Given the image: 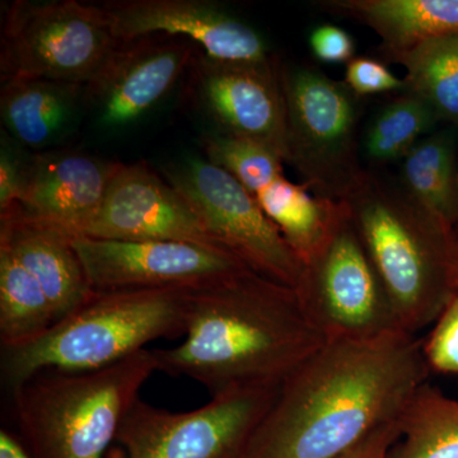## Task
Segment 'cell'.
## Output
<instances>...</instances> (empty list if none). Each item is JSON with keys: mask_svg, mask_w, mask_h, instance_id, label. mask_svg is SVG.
I'll return each instance as SVG.
<instances>
[{"mask_svg": "<svg viewBox=\"0 0 458 458\" xmlns=\"http://www.w3.org/2000/svg\"><path fill=\"white\" fill-rule=\"evenodd\" d=\"M295 292L325 342L403 331L346 208L327 243L304 262Z\"/></svg>", "mask_w": 458, "mask_h": 458, "instance_id": "obj_9", "label": "cell"}, {"mask_svg": "<svg viewBox=\"0 0 458 458\" xmlns=\"http://www.w3.org/2000/svg\"><path fill=\"white\" fill-rule=\"evenodd\" d=\"M9 137H2L0 147V216L13 212L20 205L25 180L27 158Z\"/></svg>", "mask_w": 458, "mask_h": 458, "instance_id": "obj_29", "label": "cell"}, {"mask_svg": "<svg viewBox=\"0 0 458 458\" xmlns=\"http://www.w3.org/2000/svg\"><path fill=\"white\" fill-rule=\"evenodd\" d=\"M357 98L377 95V93L406 92L405 80L396 77L379 60L372 57H354L346 64L345 82Z\"/></svg>", "mask_w": 458, "mask_h": 458, "instance_id": "obj_28", "label": "cell"}, {"mask_svg": "<svg viewBox=\"0 0 458 458\" xmlns=\"http://www.w3.org/2000/svg\"><path fill=\"white\" fill-rule=\"evenodd\" d=\"M255 199L302 264L327 243L345 212L343 201L318 197L284 174L260 190Z\"/></svg>", "mask_w": 458, "mask_h": 458, "instance_id": "obj_20", "label": "cell"}, {"mask_svg": "<svg viewBox=\"0 0 458 458\" xmlns=\"http://www.w3.org/2000/svg\"><path fill=\"white\" fill-rule=\"evenodd\" d=\"M324 343L294 288L247 271L191 289L182 343L153 352L157 370L194 379L214 396L282 384Z\"/></svg>", "mask_w": 458, "mask_h": 458, "instance_id": "obj_2", "label": "cell"}, {"mask_svg": "<svg viewBox=\"0 0 458 458\" xmlns=\"http://www.w3.org/2000/svg\"><path fill=\"white\" fill-rule=\"evenodd\" d=\"M55 325L47 294L11 246L0 242L2 351L27 345Z\"/></svg>", "mask_w": 458, "mask_h": 458, "instance_id": "obj_23", "label": "cell"}, {"mask_svg": "<svg viewBox=\"0 0 458 458\" xmlns=\"http://www.w3.org/2000/svg\"><path fill=\"white\" fill-rule=\"evenodd\" d=\"M280 386L231 388L190 411H168L140 399L114 445H119L120 458H249L252 438Z\"/></svg>", "mask_w": 458, "mask_h": 458, "instance_id": "obj_8", "label": "cell"}, {"mask_svg": "<svg viewBox=\"0 0 458 458\" xmlns=\"http://www.w3.org/2000/svg\"><path fill=\"white\" fill-rule=\"evenodd\" d=\"M284 101L286 164L318 197L343 201L366 170L358 161L357 96L306 66H278Z\"/></svg>", "mask_w": 458, "mask_h": 458, "instance_id": "obj_6", "label": "cell"}, {"mask_svg": "<svg viewBox=\"0 0 458 458\" xmlns=\"http://www.w3.org/2000/svg\"><path fill=\"white\" fill-rule=\"evenodd\" d=\"M114 38L131 42L156 33L179 36L221 62L270 59L260 33L207 0H114L99 5Z\"/></svg>", "mask_w": 458, "mask_h": 458, "instance_id": "obj_12", "label": "cell"}, {"mask_svg": "<svg viewBox=\"0 0 458 458\" xmlns=\"http://www.w3.org/2000/svg\"><path fill=\"white\" fill-rule=\"evenodd\" d=\"M188 40L119 42L98 77L86 86V102L105 128L137 122L176 84L192 59Z\"/></svg>", "mask_w": 458, "mask_h": 458, "instance_id": "obj_15", "label": "cell"}, {"mask_svg": "<svg viewBox=\"0 0 458 458\" xmlns=\"http://www.w3.org/2000/svg\"><path fill=\"white\" fill-rule=\"evenodd\" d=\"M310 47L319 62L342 64L354 59V40L345 30L335 25L316 27L310 35Z\"/></svg>", "mask_w": 458, "mask_h": 458, "instance_id": "obj_30", "label": "cell"}, {"mask_svg": "<svg viewBox=\"0 0 458 458\" xmlns=\"http://www.w3.org/2000/svg\"><path fill=\"white\" fill-rule=\"evenodd\" d=\"M0 458H31L16 434L0 430Z\"/></svg>", "mask_w": 458, "mask_h": 458, "instance_id": "obj_32", "label": "cell"}, {"mask_svg": "<svg viewBox=\"0 0 458 458\" xmlns=\"http://www.w3.org/2000/svg\"><path fill=\"white\" fill-rule=\"evenodd\" d=\"M155 372L144 349L101 369L35 373L11 388L17 437L31 458H104Z\"/></svg>", "mask_w": 458, "mask_h": 458, "instance_id": "obj_4", "label": "cell"}, {"mask_svg": "<svg viewBox=\"0 0 458 458\" xmlns=\"http://www.w3.org/2000/svg\"><path fill=\"white\" fill-rule=\"evenodd\" d=\"M387 458H458V399L421 385L401 414Z\"/></svg>", "mask_w": 458, "mask_h": 458, "instance_id": "obj_22", "label": "cell"}, {"mask_svg": "<svg viewBox=\"0 0 458 458\" xmlns=\"http://www.w3.org/2000/svg\"><path fill=\"white\" fill-rule=\"evenodd\" d=\"M454 238H456L457 256H458V223L454 227Z\"/></svg>", "mask_w": 458, "mask_h": 458, "instance_id": "obj_33", "label": "cell"}, {"mask_svg": "<svg viewBox=\"0 0 458 458\" xmlns=\"http://www.w3.org/2000/svg\"><path fill=\"white\" fill-rule=\"evenodd\" d=\"M386 55L405 66L406 92L424 99L441 122L458 128V35L430 38Z\"/></svg>", "mask_w": 458, "mask_h": 458, "instance_id": "obj_24", "label": "cell"}, {"mask_svg": "<svg viewBox=\"0 0 458 458\" xmlns=\"http://www.w3.org/2000/svg\"><path fill=\"white\" fill-rule=\"evenodd\" d=\"M205 155L234 177L252 195L284 174L282 158L256 141L219 134L207 138Z\"/></svg>", "mask_w": 458, "mask_h": 458, "instance_id": "obj_26", "label": "cell"}, {"mask_svg": "<svg viewBox=\"0 0 458 458\" xmlns=\"http://www.w3.org/2000/svg\"><path fill=\"white\" fill-rule=\"evenodd\" d=\"M191 289L93 292L38 339L2 351L9 390L47 369L92 370L137 354L157 339L185 335Z\"/></svg>", "mask_w": 458, "mask_h": 458, "instance_id": "obj_5", "label": "cell"}, {"mask_svg": "<svg viewBox=\"0 0 458 458\" xmlns=\"http://www.w3.org/2000/svg\"><path fill=\"white\" fill-rule=\"evenodd\" d=\"M0 242L11 246L40 283L55 324L77 311L93 294L72 245V237L20 209L0 216Z\"/></svg>", "mask_w": 458, "mask_h": 458, "instance_id": "obj_17", "label": "cell"}, {"mask_svg": "<svg viewBox=\"0 0 458 458\" xmlns=\"http://www.w3.org/2000/svg\"><path fill=\"white\" fill-rule=\"evenodd\" d=\"M120 165L80 152L36 153L27 158L18 209L71 237L84 236Z\"/></svg>", "mask_w": 458, "mask_h": 458, "instance_id": "obj_16", "label": "cell"}, {"mask_svg": "<svg viewBox=\"0 0 458 458\" xmlns=\"http://www.w3.org/2000/svg\"><path fill=\"white\" fill-rule=\"evenodd\" d=\"M0 117L18 147L47 152L73 128L86 86L32 77L2 78Z\"/></svg>", "mask_w": 458, "mask_h": 458, "instance_id": "obj_18", "label": "cell"}, {"mask_svg": "<svg viewBox=\"0 0 458 458\" xmlns=\"http://www.w3.org/2000/svg\"><path fill=\"white\" fill-rule=\"evenodd\" d=\"M165 181L191 205L210 234L259 276L297 288L303 264L251 192L207 158L165 168Z\"/></svg>", "mask_w": 458, "mask_h": 458, "instance_id": "obj_10", "label": "cell"}, {"mask_svg": "<svg viewBox=\"0 0 458 458\" xmlns=\"http://www.w3.org/2000/svg\"><path fill=\"white\" fill-rule=\"evenodd\" d=\"M399 437L400 419L377 428L363 441L336 458H387L388 452Z\"/></svg>", "mask_w": 458, "mask_h": 458, "instance_id": "obj_31", "label": "cell"}, {"mask_svg": "<svg viewBox=\"0 0 458 458\" xmlns=\"http://www.w3.org/2000/svg\"><path fill=\"white\" fill-rule=\"evenodd\" d=\"M439 123L424 99L405 92L376 114L364 138V152L373 164L399 161Z\"/></svg>", "mask_w": 458, "mask_h": 458, "instance_id": "obj_25", "label": "cell"}, {"mask_svg": "<svg viewBox=\"0 0 458 458\" xmlns=\"http://www.w3.org/2000/svg\"><path fill=\"white\" fill-rule=\"evenodd\" d=\"M423 342L405 331L325 342L285 377L249 458H336L399 420L428 382Z\"/></svg>", "mask_w": 458, "mask_h": 458, "instance_id": "obj_1", "label": "cell"}, {"mask_svg": "<svg viewBox=\"0 0 458 458\" xmlns=\"http://www.w3.org/2000/svg\"><path fill=\"white\" fill-rule=\"evenodd\" d=\"M324 7L369 26L384 41L385 54L458 35V0H333Z\"/></svg>", "mask_w": 458, "mask_h": 458, "instance_id": "obj_19", "label": "cell"}, {"mask_svg": "<svg viewBox=\"0 0 458 458\" xmlns=\"http://www.w3.org/2000/svg\"><path fill=\"white\" fill-rule=\"evenodd\" d=\"M117 45L99 5L77 0H16L8 5L2 27V78H42L87 86Z\"/></svg>", "mask_w": 458, "mask_h": 458, "instance_id": "obj_7", "label": "cell"}, {"mask_svg": "<svg viewBox=\"0 0 458 458\" xmlns=\"http://www.w3.org/2000/svg\"><path fill=\"white\" fill-rule=\"evenodd\" d=\"M457 170H458V162H457Z\"/></svg>", "mask_w": 458, "mask_h": 458, "instance_id": "obj_34", "label": "cell"}, {"mask_svg": "<svg viewBox=\"0 0 458 458\" xmlns=\"http://www.w3.org/2000/svg\"><path fill=\"white\" fill-rule=\"evenodd\" d=\"M199 102L221 134L256 141L285 162L286 123L278 66L221 62L205 55L195 62Z\"/></svg>", "mask_w": 458, "mask_h": 458, "instance_id": "obj_13", "label": "cell"}, {"mask_svg": "<svg viewBox=\"0 0 458 458\" xmlns=\"http://www.w3.org/2000/svg\"><path fill=\"white\" fill-rule=\"evenodd\" d=\"M72 245L95 292L198 289L252 271L225 250L176 241L80 236Z\"/></svg>", "mask_w": 458, "mask_h": 458, "instance_id": "obj_11", "label": "cell"}, {"mask_svg": "<svg viewBox=\"0 0 458 458\" xmlns=\"http://www.w3.org/2000/svg\"><path fill=\"white\" fill-rule=\"evenodd\" d=\"M457 126L430 132L403 157L400 185L434 216L458 223Z\"/></svg>", "mask_w": 458, "mask_h": 458, "instance_id": "obj_21", "label": "cell"}, {"mask_svg": "<svg viewBox=\"0 0 458 458\" xmlns=\"http://www.w3.org/2000/svg\"><path fill=\"white\" fill-rule=\"evenodd\" d=\"M83 237L176 241L225 250L180 192L143 165H120Z\"/></svg>", "mask_w": 458, "mask_h": 458, "instance_id": "obj_14", "label": "cell"}, {"mask_svg": "<svg viewBox=\"0 0 458 458\" xmlns=\"http://www.w3.org/2000/svg\"><path fill=\"white\" fill-rule=\"evenodd\" d=\"M433 325L423 342L428 369L439 375H458V293Z\"/></svg>", "mask_w": 458, "mask_h": 458, "instance_id": "obj_27", "label": "cell"}, {"mask_svg": "<svg viewBox=\"0 0 458 458\" xmlns=\"http://www.w3.org/2000/svg\"><path fill=\"white\" fill-rule=\"evenodd\" d=\"M399 319L417 336L458 293L454 227L415 201L399 180L364 171L343 200Z\"/></svg>", "mask_w": 458, "mask_h": 458, "instance_id": "obj_3", "label": "cell"}]
</instances>
